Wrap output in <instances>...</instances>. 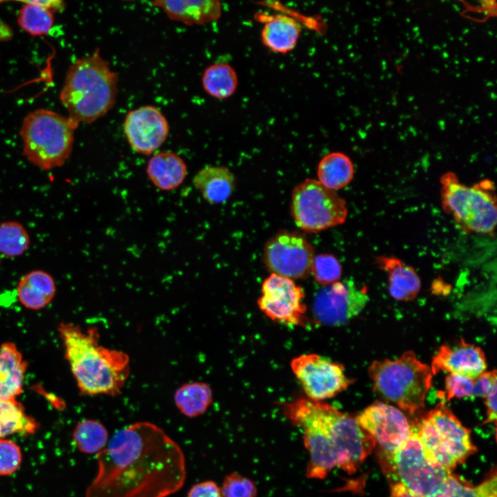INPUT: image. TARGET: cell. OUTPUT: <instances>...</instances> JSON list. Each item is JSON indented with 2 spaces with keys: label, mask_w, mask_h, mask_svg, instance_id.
<instances>
[{
  "label": "cell",
  "mask_w": 497,
  "mask_h": 497,
  "mask_svg": "<svg viewBox=\"0 0 497 497\" xmlns=\"http://www.w3.org/2000/svg\"><path fill=\"white\" fill-rule=\"evenodd\" d=\"M123 128L131 148L143 155H150L159 148L169 133V124L157 108L146 105L130 110Z\"/></svg>",
  "instance_id": "15"
},
{
  "label": "cell",
  "mask_w": 497,
  "mask_h": 497,
  "mask_svg": "<svg viewBox=\"0 0 497 497\" xmlns=\"http://www.w3.org/2000/svg\"><path fill=\"white\" fill-rule=\"evenodd\" d=\"M440 183L442 208L452 216L461 231L494 236L497 207L495 187L491 180L485 179L467 186L449 171L441 176Z\"/></svg>",
  "instance_id": "6"
},
{
  "label": "cell",
  "mask_w": 497,
  "mask_h": 497,
  "mask_svg": "<svg viewBox=\"0 0 497 497\" xmlns=\"http://www.w3.org/2000/svg\"><path fill=\"white\" fill-rule=\"evenodd\" d=\"M202 84L208 95L217 99H224L235 92L238 86V77L230 64L215 63L204 70Z\"/></svg>",
  "instance_id": "27"
},
{
  "label": "cell",
  "mask_w": 497,
  "mask_h": 497,
  "mask_svg": "<svg viewBox=\"0 0 497 497\" xmlns=\"http://www.w3.org/2000/svg\"><path fill=\"white\" fill-rule=\"evenodd\" d=\"M65 355L83 395L121 393L130 373V359L126 353L98 343L96 327L83 330L71 323L59 327Z\"/></svg>",
  "instance_id": "2"
},
{
  "label": "cell",
  "mask_w": 497,
  "mask_h": 497,
  "mask_svg": "<svg viewBox=\"0 0 497 497\" xmlns=\"http://www.w3.org/2000/svg\"><path fill=\"white\" fill-rule=\"evenodd\" d=\"M389 497H421L408 490L400 483H393Z\"/></svg>",
  "instance_id": "41"
},
{
  "label": "cell",
  "mask_w": 497,
  "mask_h": 497,
  "mask_svg": "<svg viewBox=\"0 0 497 497\" xmlns=\"http://www.w3.org/2000/svg\"><path fill=\"white\" fill-rule=\"evenodd\" d=\"M119 77L100 50L77 59L69 67L60 92L68 117L79 124H92L115 105Z\"/></svg>",
  "instance_id": "3"
},
{
  "label": "cell",
  "mask_w": 497,
  "mask_h": 497,
  "mask_svg": "<svg viewBox=\"0 0 497 497\" xmlns=\"http://www.w3.org/2000/svg\"><path fill=\"white\" fill-rule=\"evenodd\" d=\"M318 181L335 191L347 186L354 176V166L346 154L333 152L323 157L318 166Z\"/></svg>",
  "instance_id": "25"
},
{
  "label": "cell",
  "mask_w": 497,
  "mask_h": 497,
  "mask_svg": "<svg viewBox=\"0 0 497 497\" xmlns=\"http://www.w3.org/2000/svg\"><path fill=\"white\" fill-rule=\"evenodd\" d=\"M72 440L81 452L98 454L105 448L108 442V430L98 420H81L73 430Z\"/></svg>",
  "instance_id": "30"
},
{
  "label": "cell",
  "mask_w": 497,
  "mask_h": 497,
  "mask_svg": "<svg viewBox=\"0 0 497 497\" xmlns=\"http://www.w3.org/2000/svg\"><path fill=\"white\" fill-rule=\"evenodd\" d=\"M291 211L298 228L309 233L341 225L348 215L343 198L318 179L309 178L293 190Z\"/></svg>",
  "instance_id": "8"
},
{
  "label": "cell",
  "mask_w": 497,
  "mask_h": 497,
  "mask_svg": "<svg viewBox=\"0 0 497 497\" xmlns=\"http://www.w3.org/2000/svg\"><path fill=\"white\" fill-rule=\"evenodd\" d=\"M373 389L409 414L420 411L432 384L431 367L407 351L394 360L373 361L369 368Z\"/></svg>",
  "instance_id": "5"
},
{
  "label": "cell",
  "mask_w": 497,
  "mask_h": 497,
  "mask_svg": "<svg viewBox=\"0 0 497 497\" xmlns=\"http://www.w3.org/2000/svg\"><path fill=\"white\" fill-rule=\"evenodd\" d=\"M311 273L318 283L328 286L338 282L342 275L339 260L333 255L322 253L314 257Z\"/></svg>",
  "instance_id": "34"
},
{
  "label": "cell",
  "mask_w": 497,
  "mask_h": 497,
  "mask_svg": "<svg viewBox=\"0 0 497 497\" xmlns=\"http://www.w3.org/2000/svg\"><path fill=\"white\" fill-rule=\"evenodd\" d=\"M23 3L17 17L19 27L32 36L47 35L54 26L53 12L37 1Z\"/></svg>",
  "instance_id": "31"
},
{
  "label": "cell",
  "mask_w": 497,
  "mask_h": 497,
  "mask_svg": "<svg viewBox=\"0 0 497 497\" xmlns=\"http://www.w3.org/2000/svg\"><path fill=\"white\" fill-rule=\"evenodd\" d=\"M146 173L157 188L170 191L177 188L187 175V166L184 159L173 152H160L149 159Z\"/></svg>",
  "instance_id": "21"
},
{
  "label": "cell",
  "mask_w": 497,
  "mask_h": 497,
  "mask_svg": "<svg viewBox=\"0 0 497 497\" xmlns=\"http://www.w3.org/2000/svg\"><path fill=\"white\" fill-rule=\"evenodd\" d=\"M213 400L208 384L202 382H188L175 392L174 401L178 410L185 416L195 418L208 409Z\"/></svg>",
  "instance_id": "26"
},
{
  "label": "cell",
  "mask_w": 497,
  "mask_h": 497,
  "mask_svg": "<svg viewBox=\"0 0 497 497\" xmlns=\"http://www.w3.org/2000/svg\"><path fill=\"white\" fill-rule=\"evenodd\" d=\"M151 3L162 9L170 19L186 26L213 22L222 15V4L217 0H159Z\"/></svg>",
  "instance_id": "18"
},
{
  "label": "cell",
  "mask_w": 497,
  "mask_h": 497,
  "mask_svg": "<svg viewBox=\"0 0 497 497\" xmlns=\"http://www.w3.org/2000/svg\"><path fill=\"white\" fill-rule=\"evenodd\" d=\"M30 244V235L21 224L14 221L0 224V253L8 257L19 256Z\"/></svg>",
  "instance_id": "33"
},
{
  "label": "cell",
  "mask_w": 497,
  "mask_h": 497,
  "mask_svg": "<svg viewBox=\"0 0 497 497\" xmlns=\"http://www.w3.org/2000/svg\"><path fill=\"white\" fill-rule=\"evenodd\" d=\"M22 460L19 447L13 441L0 438V476L15 472Z\"/></svg>",
  "instance_id": "36"
},
{
  "label": "cell",
  "mask_w": 497,
  "mask_h": 497,
  "mask_svg": "<svg viewBox=\"0 0 497 497\" xmlns=\"http://www.w3.org/2000/svg\"><path fill=\"white\" fill-rule=\"evenodd\" d=\"M97 462L86 497H168L183 487L186 476L181 447L147 421L116 431L97 454Z\"/></svg>",
  "instance_id": "1"
},
{
  "label": "cell",
  "mask_w": 497,
  "mask_h": 497,
  "mask_svg": "<svg viewBox=\"0 0 497 497\" xmlns=\"http://www.w3.org/2000/svg\"><path fill=\"white\" fill-rule=\"evenodd\" d=\"M382 458L387 470L392 469L396 483L421 497L432 494L451 474L428 454L413 431L394 454Z\"/></svg>",
  "instance_id": "9"
},
{
  "label": "cell",
  "mask_w": 497,
  "mask_h": 497,
  "mask_svg": "<svg viewBox=\"0 0 497 497\" xmlns=\"http://www.w3.org/2000/svg\"><path fill=\"white\" fill-rule=\"evenodd\" d=\"M291 367L308 398L313 400L332 398L352 383L342 364L315 353L293 358Z\"/></svg>",
  "instance_id": "11"
},
{
  "label": "cell",
  "mask_w": 497,
  "mask_h": 497,
  "mask_svg": "<svg viewBox=\"0 0 497 497\" xmlns=\"http://www.w3.org/2000/svg\"><path fill=\"white\" fill-rule=\"evenodd\" d=\"M193 184L209 204L226 202L236 188V177L227 167L208 166L193 177Z\"/></svg>",
  "instance_id": "20"
},
{
  "label": "cell",
  "mask_w": 497,
  "mask_h": 497,
  "mask_svg": "<svg viewBox=\"0 0 497 497\" xmlns=\"http://www.w3.org/2000/svg\"><path fill=\"white\" fill-rule=\"evenodd\" d=\"M427 497H497V479L494 473L477 486L466 485L451 474L440 487Z\"/></svg>",
  "instance_id": "29"
},
{
  "label": "cell",
  "mask_w": 497,
  "mask_h": 497,
  "mask_svg": "<svg viewBox=\"0 0 497 497\" xmlns=\"http://www.w3.org/2000/svg\"><path fill=\"white\" fill-rule=\"evenodd\" d=\"M425 417L431 423L442 443L457 463L463 462L476 451L469 430L461 424L443 402L429 411Z\"/></svg>",
  "instance_id": "17"
},
{
  "label": "cell",
  "mask_w": 497,
  "mask_h": 497,
  "mask_svg": "<svg viewBox=\"0 0 497 497\" xmlns=\"http://www.w3.org/2000/svg\"><path fill=\"white\" fill-rule=\"evenodd\" d=\"M496 388L494 386L489 394L485 398L487 407V419L485 423L494 422L496 424Z\"/></svg>",
  "instance_id": "40"
},
{
  "label": "cell",
  "mask_w": 497,
  "mask_h": 497,
  "mask_svg": "<svg viewBox=\"0 0 497 497\" xmlns=\"http://www.w3.org/2000/svg\"><path fill=\"white\" fill-rule=\"evenodd\" d=\"M301 26L286 14L272 16L261 31L263 45L275 53L286 54L296 46L301 35Z\"/></svg>",
  "instance_id": "22"
},
{
  "label": "cell",
  "mask_w": 497,
  "mask_h": 497,
  "mask_svg": "<svg viewBox=\"0 0 497 497\" xmlns=\"http://www.w3.org/2000/svg\"><path fill=\"white\" fill-rule=\"evenodd\" d=\"M496 384V371H485L474 380L473 396L485 398Z\"/></svg>",
  "instance_id": "38"
},
{
  "label": "cell",
  "mask_w": 497,
  "mask_h": 497,
  "mask_svg": "<svg viewBox=\"0 0 497 497\" xmlns=\"http://www.w3.org/2000/svg\"><path fill=\"white\" fill-rule=\"evenodd\" d=\"M430 367L433 375L447 371L474 379L485 371L487 362L481 348L461 340L454 345L440 347Z\"/></svg>",
  "instance_id": "16"
},
{
  "label": "cell",
  "mask_w": 497,
  "mask_h": 497,
  "mask_svg": "<svg viewBox=\"0 0 497 497\" xmlns=\"http://www.w3.org/2000/svg\"><path fill=\"white\" fill-rule=\"evenodd\" d=\"M284 412L295 425L302 420L315 422L330 436L338 458V467L355 473L376 446L373 438L355 418L322 401L300 398L286 403Z\"/></svg>",
  "instance_id": "4"
},
{
  "label": "cell",
  "mask_w": 497,
  "mask_h": 497,
  "mask_svg": "<svg viewBox=\"0 0 497 497\" xmlns=\"http://www.w3.org/2000/svg\"><path fill=\"white\" fill-rule=\"evenodd\" d=\"M27 362L14 344L0 347V399H15L23 389Z\"/></svg>",
  "instance_id": "23"
},
{
  "label": "cell",
  "mask_w": 497,
  "mask_h": 497,
  "mask_svg": "<svg viewBox=\"0 0 497 497\" xmlns=\"http://www.w3.org/2000/svg\"><path fill=\"white\" fill-rule=\"evenodd\" d=\"M373 260L376 265L387 273L389 291L394 299L411 301L416 298L421 282L411 266L393 255H378Z\"/></svg>",
  "instance_id": "19"
},
{
  "label": "cell",
  "mask_w": 497,
  "mask_h": 497,
  "mask_svg": "<svg viewBox=\"0 0 497 497\" xmlns=\"http://www.w3.org/2000/svg\"><path fill=\"white\" fill-rule=\"evenodd\" d=\"M355 419L378 443L382 458L394 454L412 433L407 418L400 409L378 401L364 409Z\"/></svg>",
  "instance_id": "12"
},
{
  "label": "cell",
  "mask_w": 497,
  "mask_h": 497,
  "mask_svg": "<svg viewBox=\"0 0 497 497\" xmlns=\"http://www.w3.org/2000/svg\"><path fill=\"white\" fill-rule=\"evenodd\" d=\"M262 293L257 304L270 319L289 325L304 324V295L293 280L271 273L262 283Z\"/></svg>",
  "instance_id": "13"
},
{
  "label": "cell",
  "mask_w": 497,
  "mask_h": 497,
  "mask_svg": "<svg viewBox=\"0 0 497 497\" xmlns=\"http://www.w3.org/2000/svg\"><path fill=\"white\" fill-rule=\"evenodd\" d=\"M368 300L366 291L358 289L353 282L338 281L318 292L313 311L320 323L337 326L358 315Z\"/></svg>",
  "instance_id": "14"
},
{
  "label": "cell",
  "mask_w": 497,
  "mask_h": 497,
  "mask_svg": "<svg viewBox=\"0 0 497 497\" xmlns=\"http://www.w3.org/2000/svg\"><path fill=\"white\" fill-rule=\"evenodd\" d=\"M55 291L53 278L41 270L28 273L17 286V295L21 304L34 310L46 306L53 299Z\"/></svg>",
  "instance_id": "24"
},
{
  "label": "cell",
  "mask_w": 497,
  "mask_h": 497,
  "mask_svg": "<svg viewBox=\"0 0 497 497\" xmlns=\"http://www.w3.org/2000/svg\"><path fill=\"white\" fill-rule=\"evenodd\" d=\"M220 490L222 497H256L257 494L255 483L236 472L225 477Z\"/></svg>",
  "instance_id": "35"
},
{
  "label": "cell",
  "mask_w": 497,
  "mask_h": 497,
  "mask_svg": "<svg viewBox=\"0 0 497 497\" xmlns=\"http://www.w3.org/2000/svg\"><path fill=\"white\" fill-rule=\"evenodd\" d=\"M188 497H222L220 487L213 480H206L191 487Z\"/></svg>",
  "instance_id": "39"
},
{
  "label": "cell",
  "mask_w": 497,
  "mask_h": 497,
  "mask_svg": "<svg viewBox=\"0 0 497 497\" xmlns=\"http://www.w3.org/2000/svg\"><path fill=\"white\" fill-rule=\"evenodd\" d=\"M411 427L428 454L442 467L451 472L457 462L446 449L428 419L424 417L416 424L414 427Z\"/></svg>",
  "instance_id": "32"
},
{
  "label": "cell",
  "mask_w": 497,
  "mask_h": 497,
  "mask_svg": "<svg viewBox=\"0 0 497 497\" xmlns=\"http://www.w3.org/2000/svg\"><path fill=\"white\" fill-rule=\"evenodd\" d=\"M315 257L313 245L304 235L282 231L265 244L263 260L266 268L291 280L303 279L311 273Z\"/></svg>",
  "instance_id": "10"
},
{
  "label": "cell",
  "mask_w": 497,
  "mask_h": 497,
  "mask_svg": "<svg viewBox=\"0 0 497 497\" xmlns=\"http://www.w3.org/2000/svg\"><path fill=\"white\" fill-rule=\"evenodd\" d=\"M474 380L465 376L449 373L445 378V390L442 393L443 396L445 395L447 401L454 398L473 396Z\"/></svg>",
  "instance_id": "37"
},
{
  "label": "cell",
  "mask_w": 497,
  "mask_h": 497,
  "mask_svg": "<svg viewBox=\"0 0 497 497\" xmlns=\"http://www.w3.org/2000/svg\"><path fill=\"white\" fill-rule=\"evenodd\" d=\"M78 126L70 117L50 110L29 113L19 133L23 155L42 170L61 166L70 156Z\"/></svg>",
  "instance_id": "7"
},
{
  "label": "cell",
  "mask_w": 497,
  "mask_h": 497,
  "mask_svg": "<svg viewBox=\"0 0 497 497\" xmlns=\"http://www.w3.org/2000/svg\"><path fill=\"white\" fill-rule=\"evenodd\" d=\"M38 428V422L16 399H0V438L14 433L33 434Z\"/></svg>",
  "instance_id": "28"
}]
</instances>
